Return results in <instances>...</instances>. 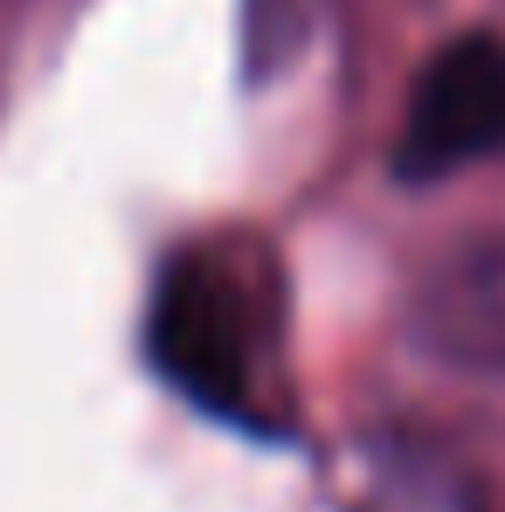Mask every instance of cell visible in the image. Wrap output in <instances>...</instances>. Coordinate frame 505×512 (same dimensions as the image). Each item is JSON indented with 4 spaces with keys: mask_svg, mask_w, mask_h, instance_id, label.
Wrapping results in <instances>:
<instances>
[{
    "mask_svg": "<svg viewBox=\"0 0 505 512\" xmlns=\"http://www.w3.org/2000/svg\"><path fill=\"white\" fill-rule=\"evenodd\" d=\"M146 353L194 409L263 429L250 416V319H243L236 277L215 256L187 250L160 270L153 312H146Z\"/></svg>",
    "mask_w": 505,
    "mask_h": 512,
    "instance_id": "6da1fadb",
    "label": "cell"
},
{
    "mask_svg": "<svg viewBox=\"0 0 505 512\" xmlns=\"http://www.w3.org/2000/svg\"><path fill=\"white\" fill-rule=\"evenodd\" d=\"M505 153V42L457 35L422 63L402 132H395V180H443V173Z\"/></svg>",
    "mask_w": 505,
    "mask_h": 512,
    "instance_id": "7a4b0ae2",
    "label": "cell"
},
{
    "mask_svg": "<svg viewBox=\"0 0 505 512\" xmlns=\"http://www.w3.org/2000/svg\"><path fill=\"white\" fill-rule=\"evenodd\" d=\"M422 340L471 374H505V243L457 256L429 277Z\"/></svg>",
    "mask_w": 505,
    "mask_h": 512,
    "instance_id": "3957f363",
    "label": "cell"
}]
</instances>
